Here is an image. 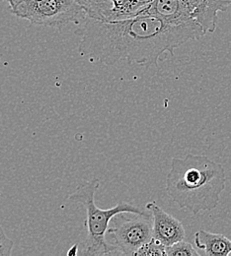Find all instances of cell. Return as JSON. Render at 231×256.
Instances as JSON below:
<instances>
[{
  "label": "cell",
  "mask_w": 231,
  "mask_h": 256,
  "mask_svg": "<svg viewBox=\"0 0 231 256\" xmlns=\"http://www.w3.org/2000/svg\"><path fill=\"white\" fill-rule=\"evenodd\" d=\"M78 52L91 62L113 66L127 62L143 67L158 66L161 56L206 32L197 21L171 24L157 16L139 14L130 19L103 22L86 17Z\"/></svg>",
  "instance_id": "1"
},
{
  "label": "cell",
  "mask_w": 231,
  "mask_h": 256,
  "mask_svg": "<svg viewBox=\"0 0 231 256\" xmlns=\"http://www.w3.org/2000/svg\"><path fill=\"white\" fill-rule=\"evenodd\" d=\"M225 172L206 156L174 158L166 178V192L181 209L197 215L217 207L225 188Z\"/></svg>",
  "instance_id": "2"
},
{
  "label": "cell",
  "mask_w": 231,
  "mask_h": 256,
  "mask_svg": "<svg viewBox=\"0 0 231 256\" xmlns=\"http://www.w3.org/2000/svg\"><path fill=\"white\" fill-rule=\"evenodd\" d=\"M98 178H94L80 184L72 192L68 200L71 203L81 204L86 211L87 236L83 242L81 256H104L115 254V250L107 240L108 230L112 219L120 213L142 214L145 211L129 202H119L109 209H101L95 203V195L99 190Z\"/></svg>",
  "instance_id": "3"
},
{
  "label": "cell",
  "mask_w": 231,
  "mask_h": 256,
  "mask_svg": "<svg viewBox=\"0 0 231 256\" xmlns=\"http://www.w3.org/2000/svg\"><path fill=\"white\" fill-rule=\"evenodd\" d=\"M108 230L107 240L115 254L135 256L137 250L153 238V218L150 213H120Z\"/></svg>",
  "instance_id": "4"
},
{
  "label": "cell",
  "mask_w": 231,
  "mask_h": 256,
  "mask_svg": "<svg viewBox=\"0 0 231 256\" xmlns=\"http://www.w3.org/2000/svg\"><path fill=\"white\" fill-rule=\"evenodd\" d=\"M84 12L78 0H23L12 13L33 25L60 29L70 23H78Z\"/></svg>",
  "instance_id": "5"
},
{
  "label": "cell",
  "mask_w": 231,
  "mask_h": 256,
  "mask_svg": "<svg viewBox=\"0 0 231 256\" xmlns=\"http://www.w3.org/2000/svg\"><path fill=\"white\" fill-rule=\"evenodd\" d=\"M145 208L153 218V238L166 248L184 240L186 236L185 228L178 219L168 214L154 201L148 202Z\"/></svg>",
  "instance_id": "6"
},
{
  "label": "cell",
  "mask_w": 231,
  "mask_h": 256,
  "mask_svg": "<svg viewBox=\"0 0 231 256\" xmlns=\"http://www.w3.org/2000/svg\"><path fill=\"white\" fill-rule=\"evenodd\" d=\"M139 14L154 15L171 24H187L196 21L191 8L183 0H154Z\"/></svg>",
  "instance_id": "7"
},
{
  "label": "cell",
  "mask_w": 231,
  "mask_h": 256,
  "mask_svg": "<svg viewBox=\"0 0 231 256\" xmlns=\"http://www.w3.org/2000/svg\"><path fill=\"white\" fill-rule=\"evenodd\" d=\"M196 246L207 256L231 254V240L221 234H213L200 230L195 234Z\"/></svg>",
  "instance_id": "8"
},
{
  "label": "cell",
  "mask_w": 231,
  "mask_h": 256,
  "mask_svg": "<svg viewBox=\"0 0 231 256\" xmlns=\"http://www.w3.org/2000/svg\"><path fill=\"white\" fill-rule=\"evenodd\" d=\"M112 0H84L81 7L86 17L105 22L112 9Z\"/></svg>",
  "instance_id": "9"
},
{
  "label": "cell",
  "mask_w": 231,
  "mask_h": 256,
  "mask_svg": "<svg viewBox=\"0 0 231 256\" xmlns=\"http://www.w3.org/2000/svg\"><path fill=\"white\" fill-rule=\"evenodd\" d=\"M166 256H199L194 246L184 240L166 248Z\"/></svg>",
  "instance_id": "10"
},
{
  "label": "cell",
  "mask_w": 231,
  "mask_h": 256,
  "mask_svg": "<svg viewBox=\"0 0 231 256\" xmlns=\"http://www.w3.org/2000/svg\"><path fill=\"white\" fill-rule=\"evenodd\" d=\"M134 256H166V246L152 238L140 248Z\"/></svg>",
  "instance_id": "11"
},
{
  "label": "cell",
  "mask_w": 231,
  "mask_h": 256,
  "mask_svg": "<svg viewBox=\"0 0 231 256\" xmlns=\"http://www.w3.org/2000/svg\"><path fill=\"white\" fill-rule=\"evenodd\" d=\"M14 248V242L9 238L0 226V256H10Z\"/></svg>",
  "instance_id": "12"
},
{
  "label": "cell",
  "mask_w": 231,
  "mask_h": 256,
  "mask_svg": "<svg viewBox=\"0 0 231 256\" xmlns=\"http://www.w3.org/2000/svg\"><path fill=\"white\" fill-rule=\"evenodd\" d=\"M8 3H9V6L11 8V10H13L18 4H20L23 0H7Z\"/></svg>",
  "instance_id": "13"
},
{
  "label": "cell",
  "mask_w": 231,
  "mask_h": 256,
  "mask_svg": "<svg viewBox=\"0 0 231 256\" xmlns=\"http://www.w3.org/2000/svg\"><path fill=\"white\" fill-rule=\"evenodd\" d=\"M77 246H73L72 248H70L67 252V256H76L78 252H77Z\"/></svg>",
  "instance_id": "14"
},
{
  "label": "cell",
  "mask_w": 231,
  "mask_h": 256,
  "mask_svg": "<svg viewBox=\"0 0 231 256\" xmlns=\"http://www.w3.org/2000/svg\"><path fill=\"white\" fill-rule=\"evenodd\" d=\"M83 1H84V0H78V2H79V4H80V5H81V3H82Z\"/></svg>",
  "instance_id": "15"
},
{
  "label": "cell",
  "mask_w": 231,
  "mask_h": 256,
  "mask_svg": "<svg viewBox=\"0 0 231 256\" xmlns=\"http://www.w3.org/2000/svg\"><path fill=\"white\" fill-rule=\"evenodd\" d=\"M226 1H227V2H229L231 4V0H226Z\"/></svg>",
  "instance_id": "16"
},
{
  "label": "cell",
  "mask_w": 231,
  "mask_h": 256,
  "mask_svg": "<svg viewBox=\"0 0 231 256\" xmlns=\"http://www.w3.org/2000/svg\"><path fill=\"white\" fill-rule=\"evenodd\" d=\"M2 1H4V0H0V2H2Z\"/></svg>",
  "instance_id": "17"
}]
</instances>
